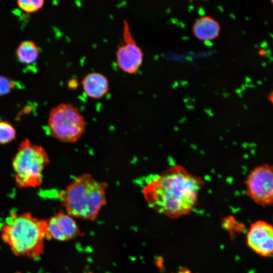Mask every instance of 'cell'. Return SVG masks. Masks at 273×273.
<instances>
[{
  "label": "cell",
  "mask_w": 273,
  "mask_h": 273,
  "mask_svg": "<svg viewBox=\"0 0 273 273\" xmlns=\"http://www.w3.org/2000/svg\"><path fill=\"white\" fill-rule=\"evenodd\" d=\"M240 88L242 90H245L246 88L244 84H242L241 85V88Z\"/></svg>",
  "instance_id": "836d02e7"
},
{
  "label": "cell",
  "mask_w": 273,
  "mask_h": 273,
  "mask_svg": "<svg viewBox=\"0 0 273 273\" xmlns=\"http://www.w3.org/2000/svg\"><path fill=\"white\" fill-rule=\"evenodd\" d=\"M257 83L258 85H261V84H262V81H261V80H258V81H257Z\"/></svg>",
  "instance_id": "f35d334b"
},
{
  "label": "cell",
  "mask_w": 273,
  "mask_h": 273,
  "mask_svg": "<svg viewBox=\"0 0 273 273\" xmlns=\"http://www.w3.org/2000/svg\"><path fill=\"white\" fill-rule=\"evenodd\" d=\"M248 87L254 88L255 87V85L253 84H249Z\"/></svg>",
  "instance_id": "d590c367"
},
{
  "label": "cell",
  "mask_w": 273,
  "mask_h": 273,
  "mask_svg": "<svg viewBox=\"0 0 273 273\" xmlns=\"http://www.w3.org/2000/svg\"><path fill=\"white\" fill-rule=\"evenodd\" d=\"M261 65H262V66L265 67H266V63L265 62H262V63H261Z\"/></svg>",
  "instance_id": "74e56055"
},
{
  "label": "cell",
  "mask_w": 273,
  "mask_h": 273,
  "mask_svg": "<svg viewBox=\"0 0 273 273\" xmlns=\"http://www.w3.org/2000/svg\"><path fill=\"white\" fill-rule=\"evenodd\" d=\"M271 3H272V2H273L272 0H271Z\"/></svg>",
  "instance_id": "db71d44e"
},
{
  "label": "cell",
  "mask_w": 273,
  "mask_h": 273,
  "mask_svg": "<svg viewBox=\"0 0 273 273\" xmlns=\"http://www.w3.org/2000/svg\"><path fill=\"white\" fill-rule=\"evenodd\" d=\"M107 187L106 182L96 179L90 174L84 173L60 191L58 198L71 216L94 220L107 203Z\"/></svg>",
  "instance_id": "3957f363"
},
{
  "label": "cell",
  "mask_w": 273,
  "mask_h": 273,
  "mask_svg": "<svg viewBox=\"0 0 273 273\" xmlns=\"http://www.w3.org/2000/svg\"><path fill=\"white\" fill-rule=\"evenodd\" d=\"M178 86H179V83L177 81H175L174 82V83L172 85V87L173 88H175L176 87H178Z\"/></svg>",
  "instance_id": "d4e9b609"
},
{
  "label": "cell",
  "mask_w": 273,
  "mask_h": 273,
  "mask_svg": "<svg viewBox=\"0 0 273 273\" xmlns=\"http://www.w3.org/2000/svg\"><path fill=\"white\" fill-rule=\"evenodd\" d=\"M215 94H216V95L218 94L217 92H215Z\"/></svg>",
  "instance_id": "816d5d0a"
},
{
  "label": "cell",
  "mask_w": 273,
  "mask_h": 273,
  "mask_svg": "<svg viewBox=\"0 0 273 273\" xmlns=\"http://www.w3.org/2000/svg\"><path fill=\"white\" fill-rule=\"evenodd\" d=\"M264 80H265V81H267L266 78L264 77Z\"/></svg>",
  "instance_id": "681fc988"
},
{
  "label": "cell",
  "mask_w": 273,
  "mask_h": 273,
  "mask_svg": "<svg viewBox=\"0 0 273 273\" xmlns=\"http://www.w3.org/2000/svg\"><path fill=\"white\" fill-rule=\"evenodd\" d=\"M204 183L201 177L176 165L149 180L143 189V194L155 210L176 217L193 209Z\"/></svg>",
  "instance_id": "6da1fadb"
},
{
  "label": "cell",
  "mask_w": 273,
  "mask_h": 273,
  "mask_svg": "<svg viewBox=\"0 0 273 273\" xmlns=\"http://www.w3.org/2000/svg\"><path fill=\"white\" fill-rule=\"evenodd\" d=\"M116 56L118 67L127 73H136L143 63V52L126 20L123 21L121 38L117 47Z\"/></svg>",
  "instance_id": "52a82bcc"
},
{
  "label": "cell",
  "mask_w": 273,
  "mask_h": 273,
  "mask_svg": "<svg viewBox=\"0 0 273 273\" xmlns=\"http://www.w3.org/2000/svg\"><path fill=\"white\" fill-rule=\"evenodd\" d=\"M44 2L43 0H19L17 3L22 11L31 13L41 9L44 5Z\"/></svg>",
  "instance_id": "5bb4252c"
},
{
  "label": "cell",
  "mask_w": 273,
  "mask_h": 273,
  "mask_svg": "<svg viewBox=\"0 0 273 273\" xmlns=\"http://www.w3.org/2000/svg\"><path fill=\"white\" fill-rule=\"evenodd\" d=\"M183 40L186 41L190 39V37L188 36H183L182 37Z\"/></svg>",
  "instance_id": "4dcf8cb0"
},
{
  "label": "cell",
  "mask_w": 273,
  "mask_h": 273,
  "mask_svg": "<svg viewBox=\"0 0 273 273\" xmlns=\"http://www.w3.org/2000/svg\"><path fill=\"white\" fill-rule=\"evenodd\" d=\"M186 60L190 61H192L193 60V58L191 56H187L185 58Z\"/></svg>",
  "instance_id": "1f68e13d"
},
{
  "label": "cell",
  "mask_w": 273,
  "mask_h": 273,
  "mask_svg": "<svg viewBox=\"0 0 273 273\" xmlns=\"http://www.w3.org/2000/svg\"><path fill=\"white\" fill-rule=\"evenodd\" d=\"M246 194L255 202L265 206L273 200V169L265 164L254 168L246 180Z\"/></svg>",
  "instance_id": "8992f818"
},
{
  "label": "cell",
  "mask_w": 273,
  "mask_h": 273,
  "mask_svg": "<svg viewBox=\"0 0 273 273\" xmlns=\"http://www.w3.org/2000/svg\"><path fill=\"white\" fill-rule=\"evenodd\" d=\"M48 127L51 135L64 143H75L83 135L85 121L79 110L69 103H61L50 111Z\"/></svg>",
  "instance_id": "5b68a950"
},
{
  "label": "cell",
  "mask_w": 273,
  "mask_h": 273,
  "mask_svg": "<svg viewBox=\"0 0 273 273\" xmlns=\"http://www.w3.org/2000/svg\"><path fill=\"white\" fill-rule=\"evenodd\" d=\"M16 131L13 125L7 121H0V144L10 143L16 137Z\"/></svg>",
  "instance_id": "4fadbf2b"
},
{
  "label": "cell",
  "mask_w": 273,
  "mask_h": 273,
  "mask_svg": "<svg viewBox=\"0 0 273 273\" xmlns=\"http://www.w3.org/2000/svg\"><path fill=\"white\" fill-rule=\"evenodd\" d=\"M260 46L262 49H266L268 46V43L266 40H263L260 44Z\"/></svg>",
  "instance_id": "e0dca14e"
},
{
  "label": "cell",
  "mask_w": 273,
  "mask_h": 273,
  "mask_svg": "<svg viewBox=\"0 0 273 273\" xmlns=\"http://www.w3.org/2000/svg\"><path fill=\"white\" fill-rule=\"evenodd\" d=\"M254 47L255 48H257L258 46L257 44H255L254 45Z\"/></svg>",
  "instance_id": "ee69618b"
},
{
  "label": "cell",
  "mask_w": 273,
  "mask_h": 273,
  "mask_svg": "<svg viewBox=\"0 0 273 273\" xmlns=\"http://www.w3.org/2000/svg\"><path fill=\"white\" fill-rule=\"evenodd\" d=\"M245 19L246 20V21H248L249 20V18L248 16H245Z\"/></svg>",
  "instance_id": "60d3db41"
},
{
  "label": "cell",
  "mask_w": 273,
  "mask_h": 273,
  "mask_svg": "<svg viewBox=\"0 0 273 273\" xmlns=\"http://www.w3.org/2000/svg\"><path fill=\"white\" fill-rule=\"evenodd\" d=\"M264 23V24H265L266 25H268L267 22L265 21Z\"/></svg>",
  "instance_id": "f6af8a7d"
},
{
  "label": "cell",
  "mask_w": 273,
  "mask_h": 273,
  "mask_svg": "<svg viewBox=\"0 0 273 273\" xmlns=\"http://www.w3.org/2000/svg\"><path fill=\"white\" fill-rule=\"evenodd\" d=\"M245 81L246 83H249L251 82L252 79L249 76H246L245 77Z\"/></svg>",
  "instance_id": "ffe728a7"
},
{
  "label": "cell",
  "mask_w": 273,
  "mask_h": 273,
  "mask_svg": "<svg viewBox=\"0 0 273 273\" xmlns=\"http://www.w3.org/2000/svg\"><path fill=\"white\" fill-rule=\"evenodd\" d=\"M194 9V7L193 5H190L188 6V11L189 12V13H191V11L192 10H193Z\"/></svg>",
  "instance_id": "44dd1931"
},
{
  "label": "cell",
  "mask_w": 273,
  "mask_h": 273,
  "mask_svg": "<svg viewBox=\"0 0 273 273\" xmlns=\"http://www.w3.org/2000/svg\"><path fill=\"white\" fill-rule=\"evenodd\" d=\"M198 13V14L201 16H203L205 14V11L201 7H199Z\"/></svg>",
  "instance_id": "ac0fdd59"
},
{
  "label": "cell",
  "mask_w": 273,
  "mask_h": 273,
  "mask_svg": "<svg viewBox=\"0 0 273 273\" xmlns=\"http://www.w3.org/2000/svg\"><path fill=\"white\" fill-rule=\"evenodd\" d=\"M192 100L193 102H195V99L194 98L192 99Z\"/></svg>",
  "instance_id": "7dc6e473"
},
{
  "label": "cell",
  "mask_w": 273,
  "mask_h": 273,
  "mask_svg": "<svg viewBox=\"0 0 273 273\" xmlns=\"http://www.w3.org/2000/svg\"><path fill=\"white\" fill-rule=\"evenodd\" d=\"M230 16L231 18H232V19L235 20L236 19V16L233 14V13H230Z\"/></svg>",
  "instance_id": "d6a6232c"
},
{
  "label": "cell",
  "mask_w": 273,
  "mask_h": 273,
  "mask_svg": "<svg viewBox=\"0 0 273 273\" xmlns=\"http://www.w3.org/2000/svg\"><path fill=\"white\" fill-rule=\"evenodd\" d=\"M222 96H223V97L224 98H228V97L230 96V94L228 93H226V92L223 93H222Z\"/></svg>",
  "instance_id": "83f0119b"
},
{
  "label": "cell",
  "mask_w": 273,
  "mask_h": 273,
  "mask_svg": "<svg viewBox=\"0 0 273 273\" xmlns=\"http://www.w3.org/2000/svg\"><path fill=\"white\" fill-rule=\"evenodd\" d=\"M208 28L219 30V26L217 22L209 17H203L201 19H196L193 30L198 38L203 40L211 39L212 37L208 32Z\"/></svg>",
  "instance_id": "7c38bea8"
},
{
  "label": "cell",
  "mask_w": 273,
  "mask_h": 273,
  "mask_svg": "<svg viewBox=\"0 0 273 273\" xmlns=\"http://www.w3.org/2000/svg\"><path fill=\"white\" fill-rule=\"evenodd\" d=\"M189 2H191V3H193V1H191V0H190Z\"/></svg>",
  "instance_id": "f907efd6"
},
{
  "label": "cell",
  "mask_w": 273,
  "mask_h": 273,
  "mask_svg": "<svg viewBox=\"0 0 273 273\" xmlns=\"http://www.w3.org/2000/svg\"><path fill=\"white\" fill-rule=\"evenodd\" d=\"M272 92H271L270 95L268 96V99L271 103H272Z\"/></svg>",
  "instance_id": "f1b7e54d"
},
{
  "label": "cell",
  "mask_w": 273,
  "mask_h": 273,
  "mask_svg": "<svg viewBox=\"0 0 273 273\" xmlns=\"http://www.w3.org/2000/svg\"><path fill=\"white\" fill-rule=\"evenodd\" d=\"M68 87L70 89H75L78 85V82L76 78H73L68 81Z\"/></svg>",
  "instance_id": "9a60e30c"
},
{
  "label": "cell",
  "mask_w": 273,
  "mask_h": 273,
  "mask_svg": "<svg viewBox=\"0 0 273 273\" xmlns=\"http://www.w3.org/2000/svg\"><path fill=\"white\" fill-rule=\"evenodd\" d=\"M190 100V98L189 97H188V98H185L184 99V101L185 103H188Z\"/></svg>",
  "instance_id": "e575fe53"
},
{
  "label": "cell",
  "mask_w": 273,
  "mask_h": 273,
  "mask_svg": "<svg viewBox=\"0 0 273 273\" xmlns=\"http://www.w3.org/2000/svg\"><path fill=\"white\" fill-rule=\"evenodd\" d=\"M179 24H180V27L181 28H185L186 27V24L182 22H179Z\"/></svg>",
  "instance_id": "f546056e"
},
{
  "label": "cell",
  "mask_w": 273,
  "mask_h": 273,
  "mask_svg": "<svg viewBox=\"0 0 273 273\" xmlns=\"http://www.w3.org/2000/svg\"><path fill=\"white\" fill-rule=\"evenodd\" d=\"M273 61V58L271 56H270L269 58V60H268V62L271 63L272 62V61Z\"/></svg>",
  "instance_id": "8d00e7d4"
},
{
  "label": "cell",
  "mask_w": 273,
  "mask_h": 273,
  "mask_svg": "<svg viewBox=\"0 0 273 273\" xmlns=\"http://www.w3.org/2000/svg\"><path fill=\"white\" fill-rule=\"evenodd\" d=\"M204 44L205 46L207 47H211L213 46V43L209 40H205L204 41Z\"/></svg>",
  "instance_id": "2e32d148"
},
{
  "label": "cell",
  "mask_w": 273,
  "mask_h": 273,
  "mask_svg": "<svg viewBox=\"0 0 273 273\" xmlns=\"http://www.w3.org/2000/svg\"><path fill=\"white\" fill-rule=\"evenodd\" d=\"M249 246L258 254L271 255L273 250V229L269 224L257 221L252 224L247 236Z\"/></svg>",
  "instance_id": "ba28073f"
},
{
  "label": "cell",
  "mask_w": 273,
  "mask_h": 273,
  "mask_svg": "<svg viewBox=\"0 0 273 273\" xmlns=\"http://www.w3.org/2000/svg\"><path fill=\"white\" fill-rule=\"evenodd\" d=\"M50 162L49 155L43 147L28 139L22 141L12 161L16 186L20 188H34L41 186L43 171Z\"/></svg>",
  "instance_id": "277c9868"
},
{
  "label": "cell",
  "mask_w": 273,
  "mask_h": 273,
  "mask_svg": "<svg viewBox=\"0 0 273 273\" xmlns=\"http://www.w3.org/2000/svg\"><path fill=\"white\" fill-rule=\"evenodd\" d=\"M223 90H225V88H223Z\"/></svg>",
  "instance_id": "f5cc1de1"
},
{
  "label": "cell",
  "mask_w": 273,
  "mask_h": 273,
  "mask_svg": "<svg viewBox=\"0 0 273 273\" xmlns=\"http://www.w3.org/2000/svg\"><path fill=\"white\" fill-rule=\"evenodd\" d=\"M189 54H194V53L193 52L190 51V52H189Z\"/></svg>",
  "instance_id": "7bdbcfd3"
},
{
  "label": "cell",
  "mask_w": 273,
  "mask_h": 273,
  "mask_svg": "<svg viewBox=\"0 0 273 273\" xmlns=\"http://www.w3.org/2000/svg\"><path fill=\"white\" fill-rule=\"evenodd\" d=\"M171 22H172L173 24H176L177 22H179L178 20L176 18L171 19Z\"/></svg>",
  "instance_id": "4316f807"
},
{
  "label": "cell",
  "mask_w": 273,
  "mask_h": 273,
  "mask_svg": "<svg viewBox=\"0 0 273 273\" xmlns=\"http://www.w3.org/2000/svg\"><path fill=\"white\" fill-rule=\"evenodd\" d=\"M47 219H40L30 212H13L1 226L3 241L18 256L35 259L44 249L47 235Z\"/></svg>",
  "instance_id": "7a4b0ae2"
},
{
  "label": "cell",
  "mask_w": 273,
  "mask_h": 273,
  "mask_svg": "<svg viewBox=\"0 0 273 273\" xmlns=\"http://www.w3.org/2000/svg\"><path fill=\"white\" fill-rule=\"evenodd\" d=\"M239 96L240 98H242V94H241L239 95Z\"/></svg>",
  "instance_id": "bcb514c9"
},
{
  "label": "cell",
  "mask_w": 273,
  "mask_h": 273,
  "mask_svg": "<svg viewBox=\"0 0 273 273\" xmlns=\"http://www.w3.org/2000/svg\"><path fill=\"white\" fill-rule=\"evenodd\" d=\"M79 233L76 222L69 214L60 211L48 219L47 240L66 241L75 237Z\"/></svg>",
  "instance_id": "9c48e42d"
},
{
  "label": "cell",
  "mask_w": 273,
  "mask_h": 273,
  "mask_svg": "<svg viewBox=\"0 0 273 273\" xmlns=\"http://www.w3.org/2000/svg\"><path fill=\"white\" fill-rule=\"evenodd\" d=\"M269 34L270 35V36H271V38H273V35L271 32H269Z\"/></svg>",
  "instance_id": "b9f144b4"
},
{
  "label": "cell",
  "mask_w": 273,
  "mask_h": 273,
  "mask_svg": "<svg viewBox=\"0 0 273 273\" xmlns=\"http://www.w3.org/2000/svg\"><path fill=\"white\" fill-rule=\"evenodd\" d=\"M242 92L243 90L241 88H237L235 90L236 93L238 94V95L242 94Z\"/></svg>",
  "instance_id": "cb8c5ba5"
},
{
  "label": "cell",
  "mask_w": 273,
  "mask_h": 273,
  "mask_svg": "<svg viewBox=\"0 0 273 273\" xmlns=\"http://www.w3.org/2000/svg\"><path fill=\"white\" fill-rule=\"evenodd\" d=\"M179 273H190L189 271L186 270V271H181L180 272H179Z\"/></svg>",
  "instance_id": "ab89813d"
},
{
  "label": "cell",
  "mask_w": 273,
  "mask_h": 273,
  "mask_svg": "<svg viewBox=\"0 0 273 273\" xmlns=\"http://www.w3.org/2000/svg\"><path fill=\"white\" fill-rule=\"evenodd\" d=\"M259 55H261V56H264V55H265V50L264 49H260L259 51Z\"/></svg>",
  "instance_id": "603a6c76"
},
{
  "label": "cell",
  "mask_w": 273,
  "mask_h": 273,
  "mask_svg": "<svg viewBox=\"0 0 273 273\" xmlns=\"http://www.w3.org/2000/svg\"><path fill=\"white\" fill-rule=\"evenodd\" d=\"M242 33L245 34V32L244 31H242Z\"/></svg>",
  "instance_id": "c3c4849f"
},
{
  "label": "cell",
  "mask_w": 273,
  "mask_h": 273,
  "mask_svg": "<svg viewBox=\"0 0 273 273\" xmlns=\"http://www.w3.org/2000/svg\"><path fill=\"white\" fill-rule=\"evenodd\" d=\"M180 84L183 86H185L186 85L189 84V82L187 80H181Z\"/></svg>",
  "instance_id": "7402d4cb"
},
{
  "label": "cell",
  "mask_w": 273,
  "mask_h": 273,
  "mask_svg": "<svg viewBox=\"0 0 273 273\" xmlns=\"http://www.w3.org/2000/svg\"><path fill=\"white\" fill-rule=\"evenodd\" d=\"M217 8H218V9L219 10V11L220 12L223 13L224 12V9H223V7L221 6L218 5L217 6Z\"/></svg>",
  "instance_id": "484cf974"
},
{
  "label": "cell",
  "mask_w": 273,
  "mask_h": 273,
  "mask_svg": "<svg viewBox=\"0 0 273 273\" xmlns=\"http://www.w3.org/2000/svg\"><path fill=\"white\" fill-rule=\"evenodd\" d=\"M39 53L37 46L31 40L22 41L16 50L19 61L25 64H31L35 62L38 57Z\"/></svg>",
  "instance_id": "8fae6325"
},
{
  "label": "cell",
  "mask_w": 273,
  "mask_h": 273,
  "mask_svg": "<svg viewBox=\"0 0 273 273\" xmlns=\"http://www.w3.org/2000/svg\"><path fill=\"white\" fill-rule=\"evenodd\" d=\"M271 50L270 49H268L266 50H265V56L267 58H269L271 56Z\"/></svg>",
  "instance_id": "d6986e66"
},
{
  "label": "cell",
  "mask_w": 273,
  "mask_h": 273,
  "mask_svg": "<svg viewBox=\"0 0 273 273\" xmlns=\"http://www.w3.org/2000/svg\"><path fill=\"white\" fill-rule=\"evenodd\" d=\"M84 93L89 98L100 99L108 92L109 82L103 73L93 71L86 74L81 80Z\"/></svg>",
  "instance_id": "30bf717a"
}]
</instances>
